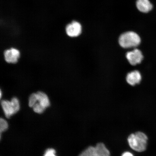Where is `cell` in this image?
<instances>
[{"label":"cell","instance_id":"8","mask_svg":"<svg viewBox=\"0 0 156 156\" xmlns=\"http://www.w3.org/2000/svg\"><path fill=\"white\" fill-rule=\"evenodd\" d=\"M141 74L137 71H134L129 73L126 77L127 83L132 86L139 83L141 81Z\"/></svg>","mask_w":156,"mask_h":156},{"label":"cell","instance_id":"10","mask_svg":"<svg viewBox=\"0 0 156 156\" xmlns=\"http://www.w3.org/2000/svg\"><path fill=\"white\" fill-rule=\"evenodd\" d=\"M36 93L38 98L37 102L39 104L41 105L45 109L50 106L49 99L45 93L41 91H38Z\"/></svg>","mask_w":156,"mask_h":156},{"label":"cell","instance_id":"5","mask_svg":"<svg viewBox=\"0 0 156 156\" xmlns=\"http://www.w3.org/2000/svg\"><path fill=\"white\" fill-rule=\"evenodd\" d=\"M126 58L130 64L135 66L141 63L143 56L141 51L135 49L132 51L128 52L126 54Z\"/></svg>","mask_w":156,"mask_h":156},{"label":"cell","instance_id":"4","mask_svg":"<svg viewBox=\"0 0 156 156\" xmlns=\"http://www.w3.org/2000/svg\"><path fill=\"white\" fill-rule=\"evenodd\" d=\"M66 31L68 36L71 37H78L81 33V25L77 21H73L66 26Z\"/></svg>","mask_w":156,"mask_h":156},{"label":"cell","instance_id":"9","mask_svg":"<svg viewBox=\"0 0 156 156\" xmlns=\"http://www.w3.org/2000/svg\"><path fill=\"white\" fill-rule=\"evenodd\" d=\"M94 156H110V151L104 144H98L95 147Z\"/></svg>","mask_w":156,"mask_h":156},{"label":"cell","instance_id":"11","mask_svg":"<svg viewBox=\"0 0 156 156\" xmlns=\"http://www.w3.org/2000/svg\"><path fill=\"white\" fill-rule=\"evenodd\" d=\"M95 151V147L89 146L80 154L79 156H94Z\"/></svg>","mask_w":156,"mask_h":156},{"label":"cell","instance_id":"6","mask_svg":"<svg viewBox=\"0 0 156 156\" xmlns=\"http://www.w3.org/2000/svg\"><path fill=\"white\" fill-rule=\"evenodd\" d=\"M5 58L8 63L15 64L18 61L20 53L18 50L14 48L5 50L4 52Z\"/></svg>","mask_w":156,"mask_h":156},{"label":"cell","instance_id":"15","mask_svg":"<svg viewBox=\"0 0 156 156\" xmlns=\"http://www.w3.org/2000/svg\"><path fill=\"white\" fill-rule=\"evenodd\" d=\"M56 151L53 149H48L46 150L44 156H56Z\"/></svg>","mask_w":156,"mask_h":156},{"label":"cell","instance_id":"14","mask_svg":"<svg viewBox=\"0 0 156 156\" xmlns=\"http://www.w3.org/2000/svg\"><path fill=\"white\" fill-rule=\"evenodd\" d=\"M9 127L8 124L4 119L1 118L0 120V130L1 133L6 131Z\"/></svg>","mask_w":156,"mask_h":156},{"label":"cell","instance_id":"1","mask_svg":"<svg viewBox=\"0 0 156 156\" xmlns=\"http://www.w3.org/2000/svg\"><path fill=\"white\" fill-rule=\"evenodd\" d=\"M148 137L144 133L138 132L129 136L128 141L130 147L138 152L145 151L147 147Z\"/></svg>","mask_w":156,"mask_h":156},{"label":"cell","instance_id":"16","mask_svg":"<svg viewBox=\"0 0 156 156\" xmlns=\"http://www.w3.org/2000/svg\"><path fill=\"white\" fill-rule=\"evenodd\" d=\"M122 156H134L131 153L129 152H125L122 154Z\"/></svg>","mask_w":156,"mask_h":156},{"label":"cell","instance_id":"7","mask_svg":"<svg viewBox=\"0 0 156 156\" xmlns=\"http://www.w3.org/2000/svg\"><path fill=\"white\" fill-rule=\"evenodd\" d=\"M136 6L142 12L147 13L153 9V5L149 0H137Z\"/></svg>","mask_w":156,"mask_h":156},{"label":"cell","instance_id":"12","mask_svg":"<svg viewBox=\"0 0 156 156\" xmlns=\"http://www.w3.org/2000/svg\"><path fill=\"white\" fill-rule=\"evenodd\" d=\"M38 98L37 93H33L30 95L29 98V106L33 107L34 105L37 102Z\"/></svg>","mask_w":156,"mask_h":156},{"label":"cell","instance_id":"3","mask_svg":"<svg viewBox=\"0 0 156 156\" xmlns=\"http://www.w3.org/2000/svg\"><path fill=\"white\" fill-rule=\"evenodd\" d=\"M1 103L5 116L8 118L18 112L20 108L19 101L16 97L13 98L11 101H2Z\"/></svg>","mask_w":156,"mask_h":156},{"label":"cell","instance_id":"13","mask_svg":"<svg viewBox=\"0 0 156 156\" xmlns=\"http://www.w3.org/2000/svg\"><path fill=\"white\" fill-rule=\"evenodd\" d=\"M33 108L35 112L40 114L43 113L44 111L46 110V109H45L38 103H36L33 107Z\"/></svg>","mask_w":156,"mask_h":156},{"label":"cell","instance_id":"2","mask_svg":"<svg viewBox=\"0 0 156 156\" xmlns=\"http://www.w3.org/2000/svg\"><path fill=\"white\" fill-rule=\"evenodd\" d=\"M138 35L133 32H128L122 34L119 38V43L124 48H135L141 43Z\"/></svg>","mask_w":156,"mask_h":156}]
</instances>
